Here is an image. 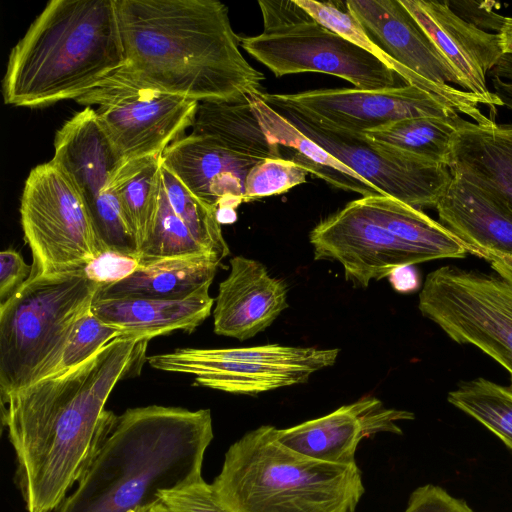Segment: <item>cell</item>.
Instances as JSON below:
<instances>
[{
	"mask_svg": "<svg viewBox=\"0 0 512 512\" xmlns=\"http://www.w3.org/2000/svg\"><path fill=\"white\" fill-rule=\"evenodd\" d=\"M147 343L116 338L85 362L1 401L27 512H56L84 476L117 420L105 404L121 379L139 372Z\"/></svg>",
	"mask_w": 512,
	"mask_h": 512,
	"instance_id": "cell-1",
	"label": "cell"
},
{
	"mask_svg": "<svg viewBox=\"0 0 512 512\" xmlns=\"http://www.w3.org/2000/svg\"><path fill=\"white\" fill-rule=\"evenodd\" d=\"M124 50L117 74L198 102L261 94L265 76L245 59L217 0H116Z\"/></svg>",
	"mask_w": 512,
	"mask_h": 512,
	"instance_id": "cell-2",
	"label": "cell"
},
{
	"mask_svg": "<svg viewBox=\"0 0 512 512\" xmlns=\"http://www.w3.org/2000/svg\"><path fill=\"white\" fill-rule=\"evenodd\" d=\"M209 409L148 405L117 416L94 461L56 512H135L202 479Z\"/></svg>",
	"mask_w": 512,
	"mask_h": 512,
	"instance_id": "cell-3",
	"label": "cell"
},
{
	"mask_svg": "<svg viewBox=\"0 0 512 512\" xmlns=\"http://www.w3.org/2000/svg\"><path fill=\"white\" fill-rule=\"evenodd\" d=\"M124 62L116 0H52L10 52L3 99L28 108L77 100Z\"/></svg>",
	"mask_w": 512,
	"mask_h": 512,
	"instance_id": "cell-4",
	"label": "cell"
},
{
	"mask_svg": "<svg viewBox=\"0 0 512 512\" xmlns=\"http://www.w3.org/2000/svg\"><path fill=\"white\" fill-rule=\"evenodd\" d=\"M262 425L226 451L212 485L234 512H355L365 493L357 464H333L282 444Z\"/></svg>",
	"mask_w": 512,
	"mask_h": 512,
	"instance_id": "cell-5",
	"label": "cell"
},
{
	"mask_svg": "<svg viewBox=\"0 0 512 512\" xmlns=\"http://www.w3.org/2000/svg\"><path fill=\"white\" fill-rule=\"evenodd\" d=\"M99 285L83 271L30 277L0 304V400L51 377Z\"/></svg>",
	"mask_w": 512,
	"mask_h": 512,
	"instance_id": "cell-6",
	"label": "cell"
},
{
	"mask_svg": "<svg viewBox=\"0 0 512 512\" xmlns=\"http://www.w3.org/2000/svg\"><path fill=\"white\" fill-rule=\"evenodd\" d=\"M263 30L239 37L240 46L276 77L316 72L360 90L398 85L397 74L372 54L324 27L295 0H259Z\"/></svg>",
	"mask_w": 512,
	"mask_h": 512,
	"instance_id": "cell-7",
	"label": "cell"
},
{
	"mask_svg": "<svg viewBox=\"0 0 512 512\" xmlns=\"http://www.w3.org/2000/svg\"><path fill=\"white\" fill-rule=\"evenodd\" d=\"M489 263L490 272L455 265L433 270L420 290L418 308L451 340L495 360L512 384V263L500 258Z\"/></svg>",
	"mask_w": 512,
	"mask_h": 512,
	"instance_id": "cell-8",
	"label": "cell"
},
{
	"mask_svg": "<svg viewBox=\"0 0 512 512\" xmlns=\"http://www.w3.org/2000/svg\"><path fill=\"white\" fill-rule=\"evenodd\" d=\"M20 220L33 257L30 277L83 271L107 249L77 187L52 159L28 174Z\"/></svg>",
	"mask_w": 512,
	"mask_h": 512,
	"instance_id": "cell-9",
	"label": "cell"
},
{
	"mask_svg": "<svg viewBox=\"0 0 512 512\" xmlns=\"http://www.w3.org/2000/svg\"><path fill=\"white\" fill-rule=\"evenodd\" d=\"M339 349L266 344L239 348H178L148 357L151 367L194 376L197 385L257 395L301 384L332 366Z\"/></svg>",
	"mask_w": 512,
	"mask_h": 512,
	"instance_id": "cell-10",
	"label": "cell"
},
{
	"mask_svg": "<svg viewBox=\"0 0 512 512\" xmlns=\"http://www.w3.org/2000/svg\"><path fill=\"white\" fill-rule=\"evenodd\" d=\"M97 121L122 161L162 155L193 126L199 102L142 86L117 73L76 100Z\"/></svg>",
	"mask_w": 512,
	"mask_h": 512,
	"instance_id": "cell-11",
	"label": "cell"
},
{
	"mask_svg": "<svg viewBox=\"0 0 512 512\" xmlns=\"http://www.w3.org/2000/svg\"><path fill=\"white\" fill-rule=\"evenodd\" d=\"M346 5L372 41L415 78L418 88L479 125L496 122L482 112L483 101L465 90L456 70L400 0H348Z\"/></svg>",
	"mask_w": 512,
	"mask_h": 512,
	"instance_id": "cell-12",
	"label": "cell"
},
{
	"mask_svg": "<svg viewBox=\"0 0 512 512\" xmlns=\"http://www.w3.org/2000/svg\"><path fill=\"white\" fill-rule=\"evenodd\" d=\"M278 112L383 196L418 209L435 208L452 179L442 163L379 146L364 134L323 127L289 111Z\"/></svg>",
	"mask_w": 512,
	"mask_h": 512,
	"instance_id": "cell-13",
	"label": "cell"
},
{
	"mask_svg": "<svg viewBox=\"0 0 512 512\" xmlns=\"http://www.w3.org/2000/svg\"><path fill=\"white\" fill-rule=\"evenodd\" d=\"M261 97L277 111H289L320 126L355 134L407 118L459 116L439 98L407 84L384 90L332 88L293 94L263 92Z\"/></svg>",
	"mask_w": 512,
	"mask_h": 512,
	"instance_id": "cell-14",
	"label": "cell"
},
{
	"mask_svg": "<svg viewBox=\"0 0 512 512\" xmlns=\"http://www.w3.org/2000/svg\"><path fill=\"white\" fill-rule=\"evenodd\" d=\"M52 160L66 171L77 187L105 246L138 254L118 199L110 187L112 174L122 160L102 131L95 109L85 107L56 132Z\"/></svg>",
	"mask_w": 512,
	"mask_h": 512,
	"instance_id": "cell-15",
	"label": "cell"
},
{
	"mask_svg": "<svg viewBox=\"0 0 512 512\" xmlns=\"http://www.w3.org/2000/svg\"><path fill=\"white\" fill-rule=\"evenodd\" d=\"M315 260L338 262L346 280L367 287L395 269L429 257L373 219L358 200L320 221L309 233Z\"/></svg>",
	"mask_w": 512,
	"mask_h": 512,
	"instance_id": "cell-16",
	"label": "cell"
},
{
	"mask_svg": "<svg viewBox=\"0 0 512 512\" xmlns=\"http://www.w3.org/2000/svg\"><path fill=\"white\" fill-rule=\"evenodd\" d=\"M406 410L387 408L376 397H362L335 411L279 429L278 440L288 448L320 461L351 465L361 440L377 433L402 434L397 424L414 419Z\"/></svg>",
	"mask_w": 512,
	"mask_h": 512,
	"instance_id": "cell-17",
	"label": "cell"
},
{
	"mask_svg": "<svg viewBox=\"0 0 512 512\" xmlns=\"http://www.w3.org/2000/svg\"><path fill=\"white\" fill-rule=\"evenodd\" d=\"M400 2L456 70L465 90L478 96L491 111L502 106L487 85V75L504 55L499 33L488 32L464 20L447 1Z\"/></svg>",
	"mask_w": 512,
	"mask_h": 512,
	"instance_id": "cell-18",
	"label": "cell"
},
{
	"mask_svg": "<svg viewBox=\"0 0 512 512\" xmlns=\"http://www.w3.org/2000/svg\"><path fill=\"white\" fill-rule=\"evenodd\" d=\"M260 161L194 133L174 141L162 154V164L217 210L236 209L244 202L246 177Z\"/></svg>",
	"mask_w": 512,
	"mask_h": 512,
	"instance_id": "cell-19",
	"label": "cell"
},
{
	"mask_svg": "<svg viewBox=\"0 0 512 512\" xmlns=\"http://www.w3.org/2000/svg\"><path fill=\"white\" fill-rule=\"evenodd\" d=\"M229 264L215 298L214 332L243 341L267 329L288 307L287 286L257 260L235 256Z\"/></svg>",
	"mask_w": 512,
	"mask_h": 512,
	"instance_id": "cell-20",
	"label": "cell"
},
{
	"mask_svg": "<svg viewBox=\"0 0 512 512\" xmlns=\"http://www.w3.org/2000/svg\"><path fill=\"white\" fill-rule=\"evenodd\" d=\"M435 209L438 222L456 236L469 254L488 262L512 263V208L488 191L456 176Z\"/></svg>",
	"mask_w": 512,
	"mask_h": 512,
	"instance_id": "cell-21",
	"label": "cell"
},
{
	"mask_svg": "<svg viewBox=\"0 0 512 512\" xmlns=\"http://www.w3.org/2000/svg\"><path fill=\"white\" fill-rule=\"evenodd\" d=\"M464 179L512 208V124L479 125L459 118L446 163Z\"/></svg>",
	"mask_w": 512,
	"mask_h": 512,
	"instance_id": "cell-22",
	"label": "cell"
},
{
	"mask_svg": "<svg viewBox=\"0 0 512 512\" xmlns=\"http://www.w3.org/2000/svg\"><path fill=\"white\" fill-rule=\"evenodd\" d=\"M210 286L183 298H94L91 311L124 337L149 341L178 330L191 333L211 314L215 299Z\"/></svg>",
	"mask_w": 512,
	"mask_h": 512,
	"instance_id": "cell-23",
	"label": "cell"
},
{
	"mask_svg": "<svg viewBox=\"0 0 512 512\" xmlns=\"http://www.w3.org/2000/svg\"><path fill=\"white\" fill-rule=\"evenodd\" d=\"M221 261L211 254H188L142 264L130 277L99 287L96 299L183 298L212 284Z\"/></svg>",
	"mask_w": 512,
	"mask_h": 512,
	"instance_id": "cell-24",
	"label": "cell"
},
{
	"mask_svg": "<svg viewBox=\"0 0 512 512\" xmlns=\"http://www.w3.org/2000/svg\"><path fill=\"white\" fill-rule=\"evenodd\" d=\"M261 94L249 95L247 99L267 137L285 148L283 158L299 164L336 188L358 193L362 197L383 196L376 187L305 136L282 114L268 105Z\"/></svg>",
	"mask_w": 512,
	"mask_h": 512,
	"instance_id": "cell-25",
	"label": "cell"
},
{
	"mask_svg": "<svg viewBox=\"0 0 512 512\" xmlns=\"http://www.w3.org/2000/svg\"><path fill=\"white\" fill-rule=\"evenodd\" d=\"M162 155L121 161L110 187L120 204L138 254L152 233L160 201Z\"/></svg>",
	"mask_w": 512,
	"mask_h": 512,
	"instance_id": "cell-26",
	"label": "cell"
},
{
	"mask_svg": "<svg viewBox=\"0 0 512 512\" xmlns=\"http://www.w3.org/2000/svg\"><path fill=\"white\" fill-rule=\"evenodd\" d=\"M194 134L211 137L228 149L251 158H283L281 147L271 141L246 98L239 102H199Z\"/></svg>",
	"mask_w": 512,
	"mask_h": 512,
	"instance_id": "cell-27",
	"label": "cell"
},
{
	"mask_svg": "<svg viewBox=\"0 0 512 512\" xmlns=\"http://www.w3.org/2000/svg\"><path fill=\"white\" fill-rule=\"evenodd\" d=\"M357 200L369 216L425 253L430 261L464 258L469 254L456 236L421 209L388 196H367Z\"/></svg>",
	"mask_w": 512,
	"mask_h": 512,
	"instance_id": "cell-28",
	"label": "cell"
},
{
	"mask_svg": "<svg viewBox=\"0 0 512 512\" xmlns=\"http://www.w3.org/2000/svg\"><path fill=\"white\" fill-rule=\"evenodd\" d=\"M460 117L407 118L364 135L379 146L446 165L451 136Z\"/></svg>",
	"mask_w": 512,
	"mask_h": 512,
	"instance_id": "cell-29",
	"label": "cell"
},
{
	"mask_svg": "<svg viewBox=\"0 0 512 512\" xmlns=\"http://www.w3.org/2000/svg\"><path fill=\"white\" fill-rule=\"evenodd\" d=\"M448 402L497 436L512 452V386L478 377L461 382Z\"/></svg>",
	"mask_w": 512,
	"mask_h": 512,
	"instance_id": "cell-30",
	"label": "cell"
},
{
	"mask_svg": "<svg viewBox=\"0 0 512 512\" xmlns=\"http://www.w3.org/2000/svg\"><path fill=\"white\" fill-rule=\"evenodd\" d=\"M162 186L174 213L196 240L222 261L230 253L217 217V208L193 194L167 167H161Z\"/></svg>",
	"mask_w": 512,
	"mask_h": 512,
	"instance_id": "cell-31",
	"label": "cell"
},
{
	"mask_svg": "<svg viewBox=\"0 0 512 512\" xmlns=\"http://www.w3.org/2000/svg\"><path fill=\"white\" fill-rule=\"evenodd\" d=\"M295 2L324 27L383 62L404 80V84L418 88L415 78L372 41L361 23L348 9L346 1L320 2L314 0H295Z\"/></svg>",
	"mask_w": 512,
	"mask_h": 512,
	"instance_id": "cell-32",
	"label": "cell"
},
{
	"mask_svg": "<svg viewBox=\"0 0 512 512\" xmlns=\"http://www.w3.org/2000/svg\"><path fill=\"white\" fill-rule=\"evenodd\" d=\"M188 254L214 255L196 240L185 223L174 213L161 184L156 221L151 235L139 252L141 263Z\"/></svg>",
	"mask_w": 512,
	"mask_h": 512,
	"instance_id": "cell-33",
	"label": "cell"
},
{
	"mask_svg": "<svg viewBox=\"0 0 512 512\" xmlns=\"http://www.w3.org/2000/svg\"><path fill=\"white\" fill-rule=\"evenodd\" d=\"M308 171L285 158H268L258 162L245 181L244 202L278 195L306 182Z\"/></svg>",
	"mask_w": 512,
	"mask_h": 512,
	"instance_id": "cell-34",
	"label": "cell"
},
{
	"mask_svg": "<svg viewBox=\"0 0 512 512\" xmlns=\"http://www.w3.org/2000/svg\"><path fill=\"white\" fill-rule=\"evenodd\" d=\"M119 337H122L121 330L102 321L90 309L75 324L61 362L53 375L85 362L110 341Z\"/></svg>",
	"mask_w": 512,
	"mask_h": 512,
	"instance_id": "cell-35",
	"label": "cell"
},
{
	"mask_svg": "<svg viewBox=\"0 0 512 512\" xmlns=\"http://www.w3.org/2000/svg\"><path fill=\"white\" fill-rule=\"evenodd\" d=\"M160 504L167 512H234L203 478L162 492Z\"/></svg>",
	"mask_w": 512,
	"mask_h": 512,
	"instance_id": "cell-36",
	"label": "cell"
},
{
	"mask_svg": "<svg viewBox=\"0 0 512 512\" xmlns=\"http://www.w3.org/2000/svg\"><path fill=\"white\" fill-rule=\"evenodd\" d=\"M141 265L138 254L107 248L89 262L83 272L89 280L102 287L130 277Z\"/></svg>",
	"mask_w": 512,
	"mask_h": 512,
	"instance_id": "cell-37",
	"label": "cell"
},
{
	"mask_svg": "<svg viewBox=\"0 0 512 512\" xmlns=\"http://www.w3.org/2000/svg\"><path fill=\"white\" fill-rule=\"evenodd\" d=\"M404 512H474L462 499L433 484L416 488L410 495Z\"/></svg>",
	"mask_w": 512,
	"mask_h": 512,
	"instance_id": "cell-38",
	"label": "cell"
},
{
	"mask_svg": "<svg viewBox=\"0 0 512 512\" xmlns=\"http://www.w3.org/2000/svg\"><path fill=\"white\" fill-rule=\"evenodd\" d=\"M32 265L13 249L0 252V304L11 298L30 278Z\"/></svg>",
	"mask_w": 512,
	"mask_h": 512,
	"instance_id": "cell-39",
	"label": "cell"
},
{
	"mask_svg": "<svg viewBox=\"0 0 512 512\" xmlns=\"http://www.w3.org/2000/svg\"><path fill=\"white\" fill-rule=\"evenodd\" d=\"M451 9L464 20L493 33H499L503 27L505 18L497 14L492 6L494 2L476 1H447Z\"/></svg>",
	"mask_w": 512,
	"mask_h": 512,
	"instance_id": "cell-40",
	"label": "cell"
},
{
	"mask_svg": "<svg viewBox=\"0 0 512 512\" xmlns=\"http://www.w3.org/2000/svg\"><path fill=\"white\" fill-rule=\"evenodd\" d=\"M415 265L395 269L388 277L392 287L399 293L415 292L420 287V276Z\"/></svg>",
	"mask_w": 512,
	"mask_h": 512,
	"instance_id": "cell-41",
	"label": "cell"
},
{
	"mask_svg": "<svg viewBox=\"0 0 512 512\" xmlns=\"http://www.w3.org/2000/svg\"><path fill=\"white\" fill-rule=\"evenodd\" d=\"M504 54H512V17H506L499 32Z\"/></svg>",
	"mask_w": 512,
	"mask_h": 512,
	"instance_id": "cell-42",
	"label": "cell"
},
{
	"mask_svg": "<svg viewBox=\"0 0 512 512\" xmlns=\"http://www.w3.org/2000/svg\"><path fill=\"white\" fill-rule=\"evenodd\" d=\"M217 217L220 224L233 223L237 219L235 209L224 208L217 210Z\"/></svg>",
	"mask_w": 512,
	"mask_h": 512,
	"instance_id": "cell-43",
	"label": "cell"
},
{
	"mask_svg": "<svg viewBox=\"0 0 512 512\" xmlns=\"http://www.w3.org/2000/svg\"><path fill=\"white\" fill-rule=\"evenodd\" d=\"M135 512H167V511L163 508V506L159 502L155 505H151L149 507L138 509Z\"/></svg>",
	"mask_w": 512,
	"mask_h": 512,
	"instance_id": "cell-44",
	"label": "cell"
}]
</instances>
